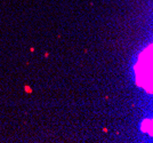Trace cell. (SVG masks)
<instances>
[{
	"label": "cell",
	"mask_w": 153,
	"mask_h": 143,
	"mask_svg": "<svg viewBox=\"0 0 153 143\" xmlns=\"http://www.w3.org/2000/svg\"><path fill=\"white\" fill-rule=\"evenodd\" d=\"M140 132L152 136V119H144L140 123Z\"/></svg>",
	"instance_id": "2"
},
{
	"label": "cell",
	"mask_w": 153,
	"mask_h": 143,
	"mask_svg": "<svg viewBox=\"0 0 153 143\" xmlns=\"http://www.w3.org/2000/svg\"><path fill=\"white\" fill-rule=\"evenodd\" d=\"M152 45L147 46L143 52L138 54V60L135 65V77L136 84L138 87H143L145 91L147 88V93H152Z\"/></svg>",
	"instance_id": "1"
}]
</instances>
